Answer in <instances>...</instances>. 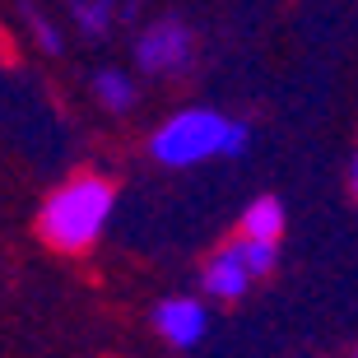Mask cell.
<instances>
[{
  "label": "cell",
  "mask_w": 358,
  "mask_h": 358,
  "mask_svg": "<svg viewBox=\"0 0 358 358\" xmlns=\"http://www.w3.org/2000/svg\"><path fill=\"white\" fill-rule=\"evenodd\" d=\"M349 191H354V200H358V154H354V163H349Z\"/></svg>",
  "instance_id": "cell-10"
},
{
  "label": "cell",
  "mask_w": 358,
  "mask_h": 358,
  "mask_svg": "<svg viewBox=\"0 0 358 358\" xmlns=\"http://www.w3.org/2000/svg\"><path fill=\"white\" fill-rule=\"evenodd\" d=\"M247 145H252L247 121H228L210 107H191V112H177L149 140V154L168 168H191L200 159H238L247 154Z\"/></svg>",
  "instance_id": "cell-2"
},
{
  "label": "cell",
  "mask_w": 358,
  "mask_h": 358,
  "mask_svg": "<svg viewBox=\"0 0 358 358\" xmlns=\"http://www.w3.org/2000/svg\"><path fill=\"white\" fill-rule=\"evenodd\" d=\"M93 93H98V103L107 107V112H126V107L135 103V89L126 75H117V70H103V75H93Z\"/></svg>",
  "instance_id": "cell-8"
},
{
  "label": "cell",
  "mask_w": 358,
  "mask_h": 358,
  "mask_svg": "<svg viewBox=\"0 0 358 358\" xmlns=\"http://www.w3.org/2000/svg\"><path fill=\"white\" fill-rule=\"evenodd\" d=\"M200 284H205V293H210V298H242V293H247V284H252V270L242 266L238 247H224V252H214V261L205 266Z\"/></svg>",
  "instance_id": "cell-5"
},
{
  "label": "cell",
  "mask_w": 358,
  "mask_h": 358,
  "mask_svg": "<svg viewBox=\"0 0 358 358\" xmlns=\"http://www.w3.org/2000/svg\"><path fill=\"white\" fill-rule=\"evenodd\" d=\"M242 233L247 238H270L279 242V233H284V205H279L275 196H261L247 205V214H242Z\"/></svg>",
  "instance_id": "cell-6"
},
{
  "label": "cell",
  "mask_w": 358,
  "mask_h": 358,
  "mask_svg": "<svg viewBox=\"0 0 358 358\" xmlns=\"http://www.w3.org/2000/svg\"><path fill=\"white\" fill-rule=\"evenodd\" d=\"M233 247H238L242 266L252 270V279H266L279 261V242H270V238H247V233H242V242H233Z\"/></svg>",
  "instance_id": "cell-7"
},
{
  "label": "cell",
  "mask_w": 358,
  "mask_h": 358,
  "mask_svg": "<svg viewBox=\"0 0 358 358\" xmlns=\"http://www.w3.org/2000/svg\"><path fill=\"white\" fill-rule=\"evenodd\" d=\"M135 61H140V70H159V75H173V70H182L186 61H191V28L177 24V19H163V24H154L140 38V52H135Z\"/></svg>",
  "instance_id": "cell-3"
},
{
  "label": "cell",
  "mask_w": 358,
  "mask_h": 358,
  "mask_svg": "<svg viewBox=\"0 0 358 358\" xmlns=\"http://www.w3.org/2000/svg\"><path fill=\"white\" fill-rule=\"evenodd\" d=\"M80 24L89 28L93 38H103L107 33V0H84L80 5Z\"/></svg>",
  "instance_id": "cell-9"
},
{
  "label": "cell",
  "mask_w": 358,
  "mask_h": 358,
  "mask_svg": "<svg viewBox=\"0 0 358 358\" xmlns=\"http://www.w3.org/2000/svg\"><path fill=\"white\" fill-rule=\"evenodd\" d=\"M154 326H159V335L168 345L191 349V345H200V335H205V307H200L196 298H168V303H159V312H154Z\"/></svg>",
  "instance_id": "cell-4"
},
{
  "label": "cell",
  "mask_w": 358,
  "mask_h": 358,
  "mask_svg": "<svg viewBox=\"0 0 358 358\" xmlns=\"http://www.w3.org/2000/svg\"><path fill=\"white\" fill-rule=\"evenodd\" d=\"M112 200H117V191L107 177H70L38 210V238L56 252H89L112 214Z\"/></svg>",
  "instance_id": "cell-1"
}]
</instances>
